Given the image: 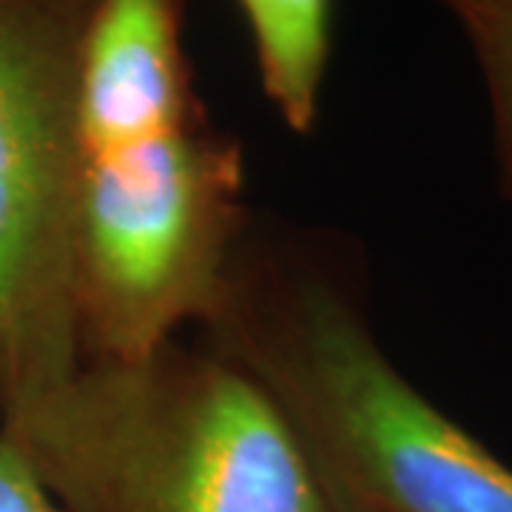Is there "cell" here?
Here are the masks:
<instances>
[{"mask_svg":"<svg viewBox=\"0 0 512 512\" xmlns=\"http://www.w3.org/2000/svg\"><path fill=\"white\" fill-rule=\"evenodd\" d=\"M80 157L205 117L185 0H92L80 43Z\"/></svg>","mask_w":512,"mask_h":512,"instance_id":"obj_5","label":"cell"},{"mask_svg":"<svg viewBox=\"0 0 512 512\" xmlns=\"http://www.w3.org/2000/svg\"><path fill=\"white\" fill-rule=\"evenodd\" d=\"M0 433L63 512H330L274 402L208 345L89 359Z\"/></svg>","mask_w":512,"mask_h":512,"instance_id":"obj_2","label":"cell"},{"mask_svg":"<svg viewBox=\"0 0 512 512\" xmlns=\"http://www.w3.org/2000/svg\"><path fill=\"white\" fill-rule=\"evenodd\" d=\"M92 0H0V421L83 367L72 228Z\"/></svg>","mask_w":512,"mask_h":512,"instance_id":"obj_4","label":"cell"},{"mask_svg":"<svg viewBox=\"0 0 512 512\" xmlns=\"http://www.w3.org/2000/svg\"><path fill=\"white\" fill-rule=\"evenodd\" d=\"M453 20L476 63L493 151L495 191L512 205V0H430Z\"/></svg>","mask_w":512,"mask_h":512,"instance_id":"obj_7","label":"cell"},{"mask_svg":"<svg viewBox=\"0 0 512 512\" xmlns=\"http://www.w3.org/2000/svg\"><path fill=\"white\" fill-rule=\"evenodd\" d=\"M251 37L256 77L276 117L311 134L333 52V0H234Z\"/></svg>","mask_w":512,"mask_h":512,"instance_id":"obj_6","label":"cell"},{"mask_svg":"<svg viewBox=\"0 0 512 512\" xmlns=\"http://www.w3.org/2000/svg\"><path fill=\"white\" fill-rule=\"evenodd\" d=\"M200 328L274 402L330 512H512V464L390 362L348 262L248 228Z\"/></svg>","mask_w":512,"mask_h":512,"instance_id":"obj_1","label":"cell"},{"mask_svg":"<svg viewBox=\"0 0 512 512\" xmlns=\"http://www.w3.org/2000/svg\"><path fill=\"white\" fill-rule=\"evenodd\" d=\"M245 157L205 117L80 157L72 282L83 359H137L211 313L248 231Z\"/></svg>","mask_w":512,"mask_h":512,"instance_id":"obj_3","label":"cell"},{"mask_svg":"<svg viewBox=\"0 0 512 512\" xmlns=\"http://www.w3.org/2000/svg\"><path fill=\"white\" fill-rule=\"evenodd\" d=\"M0 512H63L18 447L0 433Z\"/></svg>","mask_w":512,"mask_h":512,"instance_id":"obj_8","label":"cell"}]
</instances>
